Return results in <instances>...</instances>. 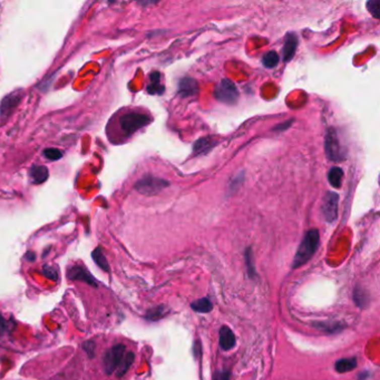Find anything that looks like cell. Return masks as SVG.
Masks as SVG:
<instances>
[{
	"label": "cell",
	"mask_w": 380,
	"mask_h": 380,
	"mask_svg": "<svg viewBox=\"0 0 380 380\" xmlns=\"http://www.w3.org/2000/svg\"><path fill=\"white\" fill-rule=\"evenodd\" d=\"M367 9L374 18L379 19L380 17V2L379 0H370L367 3Z\"/></svg>",
	"instance_id": "cell-25"
},
{
	"label": "cell",
	"mask_w": 380,
	"mask_h": 380,
	"mask_svg": "<svg viewBox=\"0 0 380 380\" xmlns=\"http://www.w3.org/2000/svg\"><path fill=\"white\" fill-rule=\"evenodd\" d=\"M338 204H339V195L335 192H328L324 198L321 211L325 220L328 223L335 222L338 218Z\"/></svg>",
	"instance_id": "cell-7"
},
{
	"label": "cell",
	"mask_w": 380,
	"mask_h": 380,
	"mask_svg": "<svg viewBox=\"0 0 380 380\" xmlns=\"http://www.w3.org/2000/svg\"><path fill=\"white\" fill-rule=\"evenodd\" d=\"M170 185V183L165 179L155 177L152 175H146L142 177L140 181H137L135 184V189L137 192L144 195H155L160 193L162 189H164L166 186Z\"/></svg>",
	"instance_id": "cell-5"
},
{
	"label": "cell",
	"mask_w": 380,
	"mask_h": 380,
	"mask_svg": "<svg viewBox=\"0 0 380 380\" xmlns=\"http://www.w3.org/2000/svg\"><path fill=\"white\" fill-rule=\"evenodd\" d=\"M94 347H95V345L93 344V342H86V344L84 345V349L86 350V352L88 353L89 357L94 356Z\"/></svg>",
	"instance_id": "cell-29"
},
{
	"label": "cell",
	"mask_w": 380,
	"mask_h": 380,
	"mask_svg": "<svg viewBox=\"0 0 380 380\" xmlns=\"http://www.w3.org/2000/svg\"><path fill=\"white\" fill-rule=\"evenodd\" d=\"M191 308L195 311V312L208 313L211 310H212L213 304L210 301L209 298H202V299L197 300V301H194L191 304Z\"/></svg>",
	"instance_id": "cell-18"
},
{
	"label": "cell",
	"mask_w": 380,
	"mask_h": 380,
	"mask_svg": "<svg viewBox=\"0 0 380 380\" xmlns=\"http://www.w3.org/2000/svg\"><path fill=\"white\" fill-rule=\"evenodd\" d=\"M213 380H230V371L229 370L216 371L214 373Z\"/></svg>",
	"instance_id": "cell-28"
},
{
	"label": "cell",
	"mask_w": 380,
	"mask_h": 380,
	"mask_svg": "<svg viewBox=\"0 0 380 380\" xmlns=\"http://www.w3.org/2000/svg\"><path fill=\"white\" fill-rule=\"evenodd\" d=\"M280 57L276 51H269L263 56L262 58V64L267 68H274L279 64Z\"/></svg>",
	"instance_id": "cell-20"
},
{
	"label": "cell",
	"mask_w": 380,
	"mask_h": 380,
	"mask_svg": "<svg viewBox=\"0 0 380 380\" xmlns=\"http://www.w3.org/2000/svg\"><path fill=\"white\" fill-rule=\"evenodd\" d=\"M151 122V118L149 115L132 112L129 114L123 115L119 119L120 128H122L123 132L126 134H133L136 131L144 128L147 124Z\"/></svg>",
	"instance_id": "cell-4"
},
{
	"label": "cell",
	"mask_w": 380,
	"mask_h": 380,
	"mask_svg": "<svg viewBox=\"0 0 380 380\" xmlns=\"http://www.w3.org/2000/svg\"><path fill=\"white\" fill-rule=\"evenodd\" d=\"M70 277L71 279L82 280V281H85L89 284H92V286H96L95 279L87 272L86 269H84L83 267H74L70 272Z\"/></svg>",
	"instance_id": "cell-14"
},
{
	"label": "cell",
	"mask_w": 380,
	"mask_h": 380,
	"mask_svg": "<svg viewBox=\"0 0 380 380\" xmlns=\"http://www.w3.org/2000/svg\"><path fill=\"white\" fill-rule=\"evenodd\" d=\"M199 92V85L198 82L191 77H184L179 82L178 86V93L181 94V96L187 97L195 95Z\"/></svg>",
	"instance_id": "cell-10"
},
{
	"label": "cell",
	"mask_w": 380,
	"mask_h": 380,
	"mask_svg": "<svg viewBox=\"0 0 380 380\" xmlns=\"http://www.w3.org/2000/svg\"><path fill=\"white\" fill-rule=\"evenodd\" d=\"M357 367V359L356 357L340 359L335 363V369L339 373H345L353 370Z\"/></svg>",
	"instance_id": "cell-15"
},
{
	"label": "cell",
	"mask_w": 380,
	"mask_h": 380,
	"mask_svg": "<svg viewBox=\"0 0 380 380\" xmlns=\"http://www.w3.org/2000/svg\"><path fill=\"white\" fill-rule=\"evenodd\" d=\"M314 327L316 329L323 330L324 332H328V334H334V332H338L344 328V326L341 324L327 323V321H325V323H316Z\"/></svg>",
	"instance_id": "cell-19"
},
{
	"label": "cell",
	"mask_w": 380,
	"mask_h": 380,
	"mask_svg": "<svg viewBox=\"0 0 380 380\" xmlns=\"http://www.w3.org/2000/svg\"><path fill=\"white\" fill-rule=\"evenodd\" d=\"M244 259H245V266H246L247 274H249L250 278H255L256 277V267L253 266V257H252L251 247H247V249L245 250Z\"/></svg>",
	"instance_id": "cell-24"
},
{
	"label": "cell",
	"mask_w": 380,
	"mask_h": 380,
	"mask_svg": "<svg viewBox=\"0 0 380 380\" xmlns=\"http://www.w3.org/2000/svg\"><path fill=\"white\" fill-rule=\"evenodd\" d=\"M214 96L221 103L234 104L236 103L237 98H239V92H237V88L235 87L234 83L224 78L216 86Z\"/></svg>",
	"instance_id": "cell-6"
},
{
	"label": "cell",
	"mask_w": 380,
	"mask_h": 380,
	"mask_svg": "<svg viewBox=\"0 0 380 380\" xmlns=\"http://www.w3.org/2000/svg\"><path fill=\"white\" fill-rule=\"evenodd\" d=\"M342 177H344V171L340 167H332L328 173V181L331 184V186L336 188H339L341 186Z\"/></svg>",
	"instance_id": "cell-17"
},
{
	"label": "cell",
	"mask_w": 380,
	"mask_h": 380,
	"mask_svg": "<svg viewBox=\"0 0 380 380\" xmlns=\"http://www.w3.org/2000/svg\"><path fill=\"white\" fill-rule=\"evenodd\" d=\"M20 101V94L19 92H16L8 95V96L3 99V102L0 103V114L3 117H6L10 113L13 112V109L17 106V104Z\"/></svg>",
	"instance_id": "cell-9"
},
{
	"label": "cell",
	"mask_w": 380,
	"mask_h": 380,
	"mask_svg": "<svg viewBox=\"0 0 380 380\" xmlns=\"http://www.w3.org/2000/svg\"><path fill=\"white\" fill-rule=\"evenodd\" d=\"M150 85L147 86V92L152 95H161L163 92H164V86L161 84V75L160 73H153L150 76Z\"/></svg>",
	"instance_id": "cell-16"
},
{
	"label": "cell",
	"mask_w": 380,
	"mask_h": 380,
	"mask_svg": "<svg viewBox=\"0 0 380 380\" xmlns=\"http://www.w3.org/2000/svg\"><path fill=\"white\" fill-rule=\"evenodd\" d=\"M319 241H320V234L319 231L316 229H311L309 230L305 235L303 236V239L300 243L297 253H295L293 262H292V268L293 269H298L300 267L304 266L309 260H311V258L314 256L315 251L318 250L319 246Z\"/></svg>",
	"instance_id": "cell-2"
},
{
	"label": "cell",
	"mask_w": 380,
	"mask_h": 380,
	"mask_svg": "<svg viewBox=\"0 0 380 380\" xmlns=\"http://www.w3.org/2000/svg\"><path fill=\"white\" fill-rule=\"evenodd\" d=\"M292 122H293V120H288V122H286V123L279 124V125L277 126V128L274 129V131H284L286 129H288V128H290V126H291Z\"/></svg>",
	"instance_id": "cell-30"
},
{
	"label": "cell",
	"mask_w": 380,
	"mask_h": 380,
	"mask_svg": "<svg viewBox=\"0 0 380 380\" xmlns=\"http://www.w3.org/2000/svg\"><path fill=\"white\" fill-rule=\"evenodd\" d=\"M93 259H94V261L97 263V266L99 268H102L104 271L107 272L109 270L108 263L106 261V259H105V256L103 255L102 249H99V247H97V249L93 252Z\"/></svg>",
	"instance_id": "cell-23"
},
{
	"label": "cell",
	"mask_w": 380,
	"mask_h": 380,
	"mask_svg": "<svg viewBox=\"0 0 380 380\" xmlns=\"http://www.w3.org/2000/svg\"><path fill=\"white\" fill-rule=\"evenodd\" d=\"M215 145H216V142L211 140L210 137H203V139H200L199 141H197V143L194 144L193 152L195 155L205 154V153H209L211 150H212L213 146Z\"/></svg>",
	"instance_id": "cell-13"
},
{
	"label": "cell",
	"mask_w": 380,
	"mask_h": 380,
	"mask_svg": "<svg viewBox=\"0 0 380 380\" xmlns=\"http://www.w3.org/2000/svg\"><path fill=\"white\" fill-rule=\"evenodd\" d=\"M298 43H299L298 37L295 36V34H289L287 36V39L286 41H284L283 51H282L284 61H289L292 59L295 54V50H297Z\"/></svg>",
	"instance_id": "cell-11"
},
{
	"label": "cell",
	"mask_w": 380,
	"mask_h": 380,
	"mask_svg": "<svg viewBox=\"0 0 380 380\" xmlns=\"http://www.w3.org/2000/svg\"><path fill=\"white\" fill-rule=\"evenodd\" d=\"M135 355L129 351L123 344H116L109 347L102 358V368L104 372L110 376L115 373L117 378L124 377L134 363Z\"/></svg>",
	"instance_id": "cell-1"
},
{
	"label": "cell",
	"mask_w": 380,
	"mask_h": 380,
	"mask_svg": "<svg viewBox=\"0 0 380 380\" xmlns=\"http://www.w3.org/2000/svg\"><path fill=\"white\" fill-rule=\"evenodd\" d=\"M166 313H167V309L164 307V305H160V307L151 309L149 312H147V314L145 315V318L151 320V321H156V320H160L162 318H164Z\"/></svg>",
	"instance_id": "cell-21"
},
{
	"label": "cell",
	"mask_w": 380,
	"mask_h": 380,
	"mask_svg": "<svg viewBox=\"0 0 380 380\" xmlns=\"http://www.w3.org/2000/svg\"><path fill=\"white\" fill-rule=\"evenodd\" d=\"M30 178L33 179V182L36 184H41L45 181H47V178L49 176V172L48 168L43 165H34L30 168L29 172Z\"/></svg>",
	"instance_id": "cell-12"
},
{
	"label": "cell",
	"mask_w": 380,
	"mask_h": 380,
	"mask_svg": "<svg viewBox=\"0 0 380 380\" xmlns=\"http://www.w3.org/2000/svg\"><path fill=\"white\" fill-rule=\"evenodd\" d=\"M325 150L326 155L331 162H342L345 160V153L340 144L339 137L335 129H328L325 137Z\"/></svg>",
	"instance_id": "cell-3"
},
{
	"label": "cell",
	"mask_w": 380,
	"mask_h": 380,
	"mask_svg": "<svg viewBox=\"0 0 380 380\" xmlns=\"http://www.w3.org/2000/svg\"><path fill=\"white\" fill-rule=\"evenodd\" d=\"M44 155L50 161H57L61 158L62 153L57 149H46L44 151Z\"/></svg>",
	"instance_id": "cell-26"
},
{
	"label": "cell",
	"mask_w": 380,
	"mask_h": 380,
	"mask_svg": "<svg viewBox=\"0 0 380 380\" xmlns=\"http://www.w3.org/2000/svg\"><path fill=\"white\" fill-rule=\"evenodd\" d=\"M44 272L46 274V277L48 279L54 280V281H56V280H57V272L55 271L54 268H51L49 266H46V267H44Z\"/></svg>",
	"instance_id": "cell-27"
},
{
	"label": "cell",
	"mask_w": 380,
	"mask_h": 380,
	"mask_svg": "<svg viewBox=\"0 0 380 380\" xmlns=\"http://www.w3.org/2000/svg\"><path fill=\"white\" fill-rule=\"evenodd\" d=\"M353 300H355L357 305H359V307H361V308H365L369 302V298L366 294L365 290L359 289V288H356L355 290H353Z\"/></svg>",
	"instance_id": "cell-22"
},
{
	"label": "cell",
	"mask_w": 380,
	"mask_h": 380,
	"mask_svg": "<svg viewBox=\"0 0 380 380\" xmlns=\"http://www.w3.org/2000/svg\"><path fill=\"white\" fill-rule=\"evenodd\" d=\"M219 345L220 348L224 351H229L233 348L236 344V339L235 336L233 334L228 326H223L221 327L220 332H219Z\"/></svg>",
	"instance_id": "cell-8"
}]
</instances>
